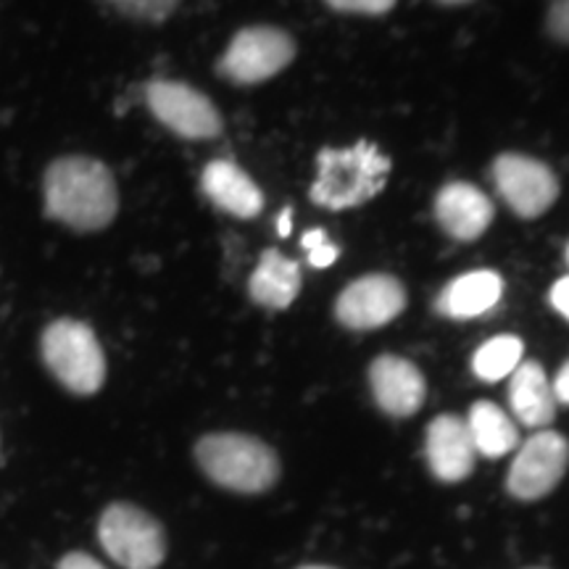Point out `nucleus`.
Wrapping results in <instances>:
<instances>
[{
    "mask_svg": "<svg viewBox=\"0 0 569 569\" xmlns=\"http://www.w3.org/2000/svg\"><path fill=\"white\" fill-rule=\"evenodd\" d=\"M522 340L515 336L490 338L488 343H482L478 348V353H475V375H478L482 382H498L503 380V377H511V372L522 365Z\"/></svg>",
    "mask_w": 569,
    "mask_h": 569,
    "instance_id": "6ab92c4d",
    "label": "nucleus"
},
{
    "mask_svg": "<svg viewBox=\"0 0 569 569\" xmlns=\"http://www.w3.org/2000/svg\"><path fill=\"white\" fill-rule=\"evenodd\" d=\"M46 217L77 232L106 230L119 211L111 169L90 156H63L42 177Z\"/></svg>",
    "mask_w": 569,
    "mask_h": 569,
    "instance_id": "f257e3e1",
    "label": "nucleus"
},
{
    "mask_svg": "<svg viewBox=\"0 0 569 569\" xmlns=\"http://www.w3.org/2000/svg\"><path fill=\"white\" fill-rule=\"evenodd\" d=\"M301 246L309 251V264L315 269H327L338 259V246L327 238L325 230H311L301 238Z\"/></svg>",
    "mask_w": 569,
    "mask_h": 569,
    "instance_id": "412c9836",
    "label": "nucleus"
},
{
    "mask_svg": "<svg viewBox=\"0 0 569 569\" xmlns=\"http://www.w3.org/2000/svg\"><path fill=\"white\" fill-rule=\"evenodd\" d=\"M98 538L106 553L124 569H156L167 557L161 525L134 503H111L98 522Z\"/></svg>",
    "mask_w": 569,
    "mask_h": 569,
    "instance_id": "39448f33",
    "label": "nucleus"
},
{
    "mask_svg": "<svg viewBox=\"0 0 569 569\" xmlns=\"http://www.w3.org/2000/svg\"><path fill=\"white\" fill-rule=\"evenodd\" d=\"M293 59L296 42L288 32L264 24L246 27L227 46L219 71L234 84H259L280 74Z\"/></svg>",
    "mask_w": 569,
    "mask_h": 569,
    "instance_id": "423d86ee",
    "label": "nucleus"
},
{
    "mask_svg": "<svg viewBox=\"0 0 569 569\" xmlns=\"http://www.w3.org/2000/svg\"><path fill=\"white\" fill-rule=\"evenodd\" d=\"M503 280L490 269L461 274L459 280L446 284L438 296L436 309L448 319H475L501 301Z\"/></svg>",
    "mask_w": 569,
    "mask_h": 569,
    "instance_id": "dca6fc26",
    "label": "nucleus"
},
{
    "mask_svg": "<svg viewBox=\"0 0 569 569\" xmlns=\"http://www.w3.org/2000/svg\"><path fill=\"white\" fill-rule=\"evenodd\" d=\"M407 309V290L390 274H367L338 296L336 317L351 330H375Z\"/></svg>",
    "mask_w": 569,
    "mask_h": 569,
    "instance_id": "9d476101",
    "label": "nucleus"
},
{
    "mask_svg": "<svg viewBox=\"0 0 569 569\" xmlns=\"http://www.w3.org/2000/svg\"><path fill=\"white\" fill-rule=\"evenodd\" d=\"M436 217L451 238L472 243L493 222V203L475 184L448 182L436 198Z\"/></svg>",
    "mask_w": 569,
    "mask_h": 569,
    "instance_id": "ddd939ff",
    "label": "nucleus"
},
{
    "mask_svg": "<svg viewBox=\"0 0 569 569\" xmlns=\"http://www.w3.org/2000/svg\"><path fill=\"white\" fill-rule=\"evenodd\" d=\"M438 3H443V6H461V3H469V0H438Z\"/></svg>",
    "mask_w": 569,
    "mask_h": 569,
    "instance_id": "cd10ccee",
    "label": "nucleus"
},
{
    "mask_svg": "<svg viewBox=\"0 0 569 569\" xmlns=\"http://www.w3.org/2000/svg\"><path fill=\"white\" fill-rule=\"evenodd\" d=\"M113 11L127 19L146 21V24H161L180 9L182 0H106Z\"/></svg>",
    "mask_w": 569,
    "mask_h": 569,
    "instance_id": "aec40b11",
    "label": "nucleus"
},
{
    "mask_svg": "<svg viewBox=\"0 0 569 569\" xmlns=\"http://www.w3.org/2000/svg\"><path fill=\"white\" fill-rule=\"evenodd\" d=\"M493 180L509 209L522 219L540 217L559 198L557 174L543 161L522 153L498 156L493 163Z\"/></svg>",
    "mask_w": 569,
    "mask_h": 569,
    "instance_id": "1a4fd4ad",
    "label": "nucleus"
},
{
    "mask_svg": "<svg viewBox=\"0 0 569 569\" xmlns=\"http://www.w3.org/2000/svg\"><path fill=\"white\" fill-rule=\"evenodd\" d=\"M569 465V443L553 430H538L519 448L509 469L507 488L519 501H536L549 496L565 478Z\"/></svg>",
    "mask_w": 569,
    "mask_h": 569,
    "instance_id": "6e6552de",
    "label": "nucleus"
},
{
    "mask_svg": "<svg viewBox=\"0 0 569 569\" xmlns=\"http://www.w3.org/2000/svg\"><path fill=\"white\" fill-rule=\"evenodd\" d=\"M330 9L343 13H367V17H380L396 6V0H325Z\"/></svg>",
    "mask_w": 569,
    "mask_h": 569,
    "instance_id": "4be33fe9",
    "label": "nucleus"
},
{
    "mask_svg": "<svg viewBox=\"0 0 569 569\" xmlns=\"http://www.w3.org/2000/svg\"><path fill=\"white\" fill-rule=\"evenodd\" d=\"M509 403L515 417L530 430H543L557 417V396L538 361H522L509 382Z\"/></svg>",
    "mask_w": 569,
    "mask_h": 569,
    "instance_id": "2eb2a0df",
    "label": "nucleus"
},
{
    "mask_svg": "<svg viewBox=\"0 0 569 569\" xmlns=\"http://www.w3.org/2000/svg\"><path fill=\"white\" fill-rule=\"evenodd\" d=\"M369 386H372L377 407L390 417H411L425 403V377L401 356H377L369 367Z\"/></svg>",
    "mask_w": 569,
    "mask_h": 569,
    "instance_id": "9b49d317",
    "label": "nucleus"
},
{
    "mask_svg": "<svg viewBox=\"0 0 569 569\" xmlns=\"http://www.w3.org/2000/svg\"><path fill=\"white\" fill-rule=\"evenodd\" d=\"M46 367L56 380L77 396L98 393L106 380V356L90 325L77 319H56L40 340Z\"/></svg>",
    "mask_w": 569,
    "mask_h": 569,
    "instance_id": "20e7f679",
    "label": "nucleus"
},
{
    "mask_svg": "<svg viewBox=\"0 0 569 569\" xmlns=\"http://www.w3.org/2000/svg\"><path fill=\"white\" fill-rule=\"evenodd\" d=\"M301 569H332V567H319V565H311V567H301Z\"/></svg>",
    "mask_w": 569,
    "mask_h": 569,
    "instance_id": "c85d7f7f",
    "label": "nucleus"
},
{
    "mask_svg": "<svg viewBox=\"0 0 569 569\" xmlns=\"http://www.w3.org/2000/svg\"><path fill=\"white\" fill-rule=\"evenodd\" d=\"M59 569H106V567L98 559H92L90 553L74 551V553H67V557L59 561Z\"/></svg>",
    "mask_w": 569,
    "mask_h": 569,
    "instance_id": "393cba45",
    "label": "nucleus"
},
{
    "mask_svg": "<svg viewBox=\"0 0 569 569\" xmlns=\"http://www.w3.org/2000/svg\"><path fill=\"white\" fill-rule=\"evenodd\" d=\"M201 188L217 209L232 213L238 219H253L264 209V193L259 190V184L238 163L227 159L211 161L203 169Z\"/></svg>",
    "mask_w": 569,
    "mask_h": 569,
    "instance_id": "4468645a",
    "label": "nucleus"
},
{
    "mask_svg": "<svg viewBox=\"0 0 569 569\" xmlns=\"http://www.w3.org/2000/svg\"><path fill=\"white\" fill-rule=\"evenodd\" d=\"M198 467L234 493H264L280 478V459L264 440L243 432H213L198 440Z\"/></svg>",
    "mask_w": 569,
    "mask_h": 569,
    "instance_id": "7ed1b4c3",
    "label": "nucleus"
},
{
    "mask_svg": "<svg viewBox=\"0 0 569 569\" xmlns=\"http://www.w3.org/2000/svg\"><path fill=\"white\" fill-rule=\"evenodd\" d=\"M469 438H472L475 451L480 457L498 459L507 457L519 446V430L511 422V417L501 407L490 401H478L469 409V417L465 419Z\"/></svg>",
    "mask_w": 569,
    "mask_h": 569,
    "instance_id": "a211bd4d",
    "label": "nucleus"
},
{
    "mask_svg": "<svg viewBox=\"0 0 569 569\" xmlns=\"http://www.w3.org/2000/svg\"><path fill=\"white\" fill-rule=\"evenodd\" d=\"M298 290H301V267L274 248L261 253L248 280V293L253 301L267 309H288L296 301Z\"/></svg>",
    "mask_w": 569,
    "mask_h": 569,
    "instance_id": "f3484780",
    "label": "nucleus"
},
{
    "mask_svg": "<svg viewBox=\"0 0 569 569\" xmlns=\"http://www.w3.org/2000/svg\"><path fill=\"white\" fill-rule=\"evenodd\" d=\"M551 38L569 42V0H549V17H546Z\"/></svg>",
    "mask_w": 569,
    "mask_h": 569,
    "instance_id": "5701e85b",
    "label": "nucleus"
},
{
    "mask_svg": "<svg viewBox=\"0 0 569 569\" xmlns=\"http://www.w3.org/2000/svg\"><path fill=\"white\" fill-rule=\"evenodd\" d=\"M290 219H293V209H282L280 217H277V234H280V238H288L290 230H293Z\"/></svg>",
    "mask_w": 569,
    "mask_h": 569,
    "instance_id": "bb28decb",
    "label": "nucleus"
},
{
    "mask_svg": "<svg viewBox=\"0 0 569 569\" xmlns=\"http://www.w3.org/2000/svg\"><path fill=\"white\" fill-rule=\"evenodd\" d=\"M390 174V159L375 142L359 140L353 148H325L317 156V180L309 196L327 211H346L382 193Z\"/></svg>",
    "mask_w": 569,
    "mask_h": 569,
    "instance_id": "f03ea898",
    "label": "nucleus"
},
{
    "mask_svg": "<svg viewBox=\"0 0 569 569\" xmlns=\"http://www.w3.org/2000/svg\"><path fill=\"white\" fill-rule=\"evenodd\" d=\"M551 388H553V396H557V401L567 403V407H569V361L559 369L557 380H553Z\"/></svg>",
    "mask_w": 569,
    "mask_h": 569,
    "instance_id": "a878e982",
    "label": "nucleus"
},
{
    "mask_svg": "<svg viewBox=\"0 0 569 569\" xmlns=\"http://www.w3.org/2000/svg\"><path fill=\"white\" fill-rule=\"evenodd\" d=\"M551 306L569 322V277H561L551 288Z\"/></svg>",
    "mask_w": 569,
    "mask_h": 569,
    "instance_id": "b1692460",
    "label": "nucleus"
},
{
    "mask_svg": "<svg viewBox=\"0 0 569 569\" xmlns=\"http://www.w3.org/2000/svg\"><path fill=\"white\" fill-rule=\"evenodd\" d=\"M425 453L432 475L443 482H461L469 478L475 459H478L467 422L457 415H440L432 419L425 436Z\"/></svg>",
    "mask_w": 569,
    "mask_h": 569,
    "instance_id": "f8f14e48",
    "label": "nucleus"
},
{
    "mask_svg": "<svg viewBox=\"0 0 569 569\" xmlns=\"http://www.w3.org/2000/svg\"><path fill=\"white\" fill-rule=\"evenodd\" d=\"M146 103L159 122L188 140H209L222 134V113L201 90L174 80L146 84Z\"/></svg>",
    "mask_w": 569,
    "mask_h": 569,
    "instance_id": "0eeeda50",
    "label": "nucleus"
},
{
    "mask_svg": "<svg viewBox=\"0 0 569 569\" xmlns=\"http://www.w3.org/2000/svg\"><path fill=\"white\" fill-rule=\"evenodd\" d=\"M567 261H569V246H567Z\"/></svg>",
    "mask_w": 569,
    "mask_h": 569,
    "instance_id": "c756f323",
    "label": "nucleus"
}]
</instances>
